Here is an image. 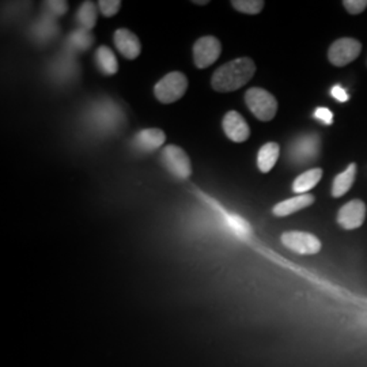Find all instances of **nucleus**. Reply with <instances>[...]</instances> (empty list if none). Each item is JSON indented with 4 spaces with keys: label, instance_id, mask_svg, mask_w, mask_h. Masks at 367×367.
Here are the masks:
<instances>
[{
    "label": "nucleus",
    "instance_id": "f03ea898",
    "mask_svg": "<svg viewBox=\"0 0 367 367\" xmlns=\"http://www.w3.org/2000/svg\"><path fill=\"white\" fill-rule=\"evenodd\" d=\"M245 102L249 111L261 122H270L275 117L277 112V101L271 92L252 88L245 94Z\"/></svg>",
    "mask_w": 367,
    "mask_h": 367
},
{
    "label": "nucleus",
    "instance_id": "393cba45",
    "mask_svg": "<svg viewBox=\"0 0 367 367\" xmlns=\"http://www.w3.org/2000/svg\"><path fill=\"white\" fill-rule=\"evenodd\" d=\"M314 117L318 119L320 122H324L325 125H331L334 122V115L329 109L327 108H318L316 112H314Z\"/></svg>",
    "mask_w": 367,
    "mask_h": 367
},
{
    "label": "nucleus",
    "instance_id": "20e7f679",
    "mask_svg": "<svg viewBox=\"0 0 367 367\" xmlns=\"http://www.w3.org/2000/svg\"><path fill=\"white\" fill-rule=\"evenodd\" d=\"M161 161L168 169L179 180H186L192 174L190 159L181 147L170 145L165 147L161 154Z\"/></svg>",
    "mask_w": 367,
    "mask_h": 367
},
{
    "label": "nucleus",
    "instance_id": "0eeeda50",
    "mask_svg": "<svg viewBox=\"0 0 367 367\" xmlns=\"http://www.w3.org/2000/svg\"><path fill=\"white\" fill-rule=\"evenodd\" d=\"M282 244L300 254H316L321 250L320 240L304 231H287L282 236Z\"/></svg>",
    "mask_w": 367,
    "mask_h": 367
},
{
    "label": "nucleus",
    "instance_id": "b1692460",
    "mask_svg": "<svg viewBox=\"0 0 367 367\" xmlns=\"http://www.w3.org/2000/svg\"><path fill=\"white\" fill-rule=\"evenodd\" d=\"M343 4L350 14L357 15L366 10L367 0H345Z\"/></svg>",
    "mask_w": 367,
    "mask_h": 367
},
{
    "label": "nucleus",
    "instance_id": "aec40b11",
    "mask_svg": "<svg viewBox=\"0 0 367 367\" xmlns=\"http://www.w3.org/2000/svg\"><path fill=\"white\" fill-rule=\"evenodd\" d=\"M233 7L244 14H249V15H256L259 14L263 7H264V1L263 0H234L231 1Z\"/></svg>",
    "mask_w": 367,
    "mask_h": 367
},
{
    "label": "nucleus",
    "instance_id": "6e6552de",
    "mask_svg": "<svg viewBox=\"0 0 367 367\" xmlns=\"http://www.w3.org/2000/svg\"><path fill=\"white\" fill-rule=\"evenodd\" d=\"M366 218V206L362 200H351L344 204L339 214L337 223L345 230H354L364 225Z\"/></svg>",
    "mask_w": 367,
    "mask_h": 367
},
{
    "label": "nucleus",
    "instance_id": "6ab92c4d",
    "mask_svg": "<svg viewBox=\"0 0 367 367\" xmlns=\"http://www.w3.org/2000/svg\"><path fill=\"white\" fill-rule=\"evenodd\" d=\"M70 44L72 48L78 51H86L92 44V37L90 31L85 29H78L70 35Z\"/></svg>",
    "mask_w": 367,
    "mask_h": 367
},
{
    "label": "nucleus",
    "instance_id": "9d476101",
    "mask_svg": "<svg viewBox=\"0 0 367 367\" xmlns=\"http://www.w3.org/2000/svg\"><path fill=\"white\" fill-rule=\"evenodd\" d=\"M222 127H223L226 136L236 143H243L250 136L249 125L238 112H234V111L227 112L226 116L223 117Z\"/></svg>",
    "mask_w": 367,
    "mask_h": 367
},
{
    "label": "nucleus",
    "instance_id": "7ed1b4c3",
    "mask_svg": "<svg viewBox=\"0 0 367 367\" xmlns=\"http://www.w3.org/2000/svg\"><path fill=\"white\" fill-rule=\"evenodd\" d=\"M188 89V79L183 72L174 71L165 75L154 88L155 98L162 104H173L183 98Z\"/></svg>",
    "mask_w": 367,
    "mask_h": 367
},
{
    "label": "nucleus",
    "instance_id": "5701e85b",
    "mask_svg": "<svg viewBox=\"0 0 367 367\" xmlns=\"http://www.w3.org/2000/svg\"><path fill=\"white\" fill-rule=\"evenodd\" d=\"M47 10L49 11V14L52 17H61L67 13L68 10V3L67 1H59V0H51V1H45Z\"/></svg>",
    "mask_w": 367,
    "mask_h": 367
},
{
    "label": "nucleus",
    "instance_id": "39448f33",
    "mask_svg": "<svg viewBox=\"0 0 367 367\" xmlns=\"http://www.w3.org/2000/svg\"><path fill=\"white\" fill-rule=\"evenodd\" d=\"M222 52L220 41L214 35L199 38L193 45V61L197 68L203 70L213 65Z\"/></svg>",
    "mask_w": 367,
    "mask_h": 367
},
{
    "label": "nucleus",
    "instance_id": "423d86ee",
    "mask_svg": "<svg viewBox=\"0 0 367 367\" xmlns=\"http://www.w3.org/2000/svg\"><path fill=\"white\" fill-rule=\"evenodd\" d=\"M362 51V45L355 38H339L336 40L328 52L329 61L336 67H344L355 60Z\"/></svg>",
    "mask_w": 367,
    "mask_h": 367
},
{
    "label": "nucleus",
    "instance_id": "ddd939ff",
    "mask_svg": "<svg viewBox=\"0 0 367 367\" xmlns=\"http://www.w3.org/2000/svg\"><path fill=\"white\" fill-rule=\"evenodd\" d=\"M314 203V196L310 193H305V195H298L293 199H287L284 202L277 203L272 213L276 216H287V215L294 214L300 210H304L306 207L311 206Z\"/></svg>",
    "mask_w": 367,
    "mask_h": 367
},
{
    "label": "nucleus",
    "instance_id": "a878e982",
    "mask_svg": "<svg viewBox=\"0 0 367 367\" xmlns=\"http://www.w3.org/2000/svg\"><path fill=\"white\" fill-rule=\"evenodd\" d=\"M332 95L336 98L339 102H345L348 99V94L345 92V90L343 88H340V86H335L332 89Z\"/></svg>",
    "mask_w": 367,
    "mask_h": 367
},
{
    "label": "nucleus",
    "instance_id": "a211bd4d",
    "mask_svg": "<svg viewBox=\"0 0 367 367\" xmlns=\"http://www.w3.org/2000/svg\"><path fill=\"white\" fill-rule=\"evenodd\" d=\"M97 18H98V7L92 1H85L76 13V22L85 31H92L97 24Z\"/></svg>",
    "mask_w": 367,
    "mask_h": 367
},
{
    "label": "nucleus",
    "instance_id": "4be33fe9",
    "mask_svg": "<svg viewBox=\"0 0 367 367\" xmlns=\"http://www.w3.org/2000/svg\"><path fill=\"white\" fill-rule=\"evenodd\" d=\"M122 7V1L120 0H101L98 1V8L99 11L104 14V17H113L119 13Z\"/></svg>",
    "mask_w": 367,
    "mask_h": 367
},
{
    "label": "nucleus",
    "instance_id": "f257e3e1",
    "mask_svg": "<svg viewBox=\"0 0 367 367\" xmlns=\"http://www.w3.org/2000/svg\"><path fill=\"white\" fill-rule=\"evenodd\" d=\"M254 72L256 65L252 59H234L215 71L211 78V86L219 92H236L253 78Z\"/></svg>",
    "mask_w": 367,
    "mask_h": 367
},
{
    "label": "nucleus",
    "instance_id": "412c9836",
    "mask_svg": "<svg viewBox=\"0 0 367 367\" xmlns=\"http://www.w3.org/2000/svg\"><path fill=\"white\" fill-rule=\"evenodd\" d=\"M229 225L231 226V229L241 237H247L250 234V226L249 223L243 219L238 215H229Z\"/></svg>",
    "mask_w": 367,
    "mask_h": 367
},
{
    "label": "nucleus",
    "instance_id": "9b49d317",
    "mask_svg": "<svg viewBox=\"0 0 367 367\" xmlns=\"http://www.w3.org/2000/svg\"><path fill=\"white\" fill-rule=\"evenodd\" d=\"M113 41L117 51L128 60H135L142 52V45L138 35H135L132 31L125 28L116 31Z\"/></svg>",
    "mask_w": 367,
    "mask_h": 367
},
{
    "label": "nucleus",
    "instance_id": "4468645a",
    "mask_svg": "<svg viewBox=\"0 0 367 367\" xmlns=\"http://www.w3.org/2000/svg\"><path fill=\"white\" fill-rule=\"evenodd\" d=\"M95 63L104 75H115L119 71V63L113 51L108 47H99L95 52Z\"/></svg>",
    "mask_w": 367,
    "mask_h": 367
},
{
    "label": "nucleus",
    "instance_id": "2eb2a0df",
    "mask_svg": "<svg viewBox=\"0 0 367 367\" xmlns=\"http://www.w3.org/2000/svg\"><path fill=\"white\" fill-rule=\"evenodd\" d=\"M279 154H280V147L277 143L271 142L264 145L257 155V166L260 172L263 173L271 172L279 159Z\"/></svg>",
    "mask_w": 367,
    "mask_h": 367
},
{
    "label": "nucleus",
    "instance_id": "dca6fc26",
    "mask_svg": "<svg viewBox=\"0 0 367 367\" xmlns=\"http://www.w3.org/2000/svg\"><path fill=\"white\" fill-rule=\"evenodd\" d=\"M357 176V165L351 163L344 172L337 174L332 185V196L334 197H341L344 196L352 186Z\"/></svg>",
    "mask_w": 367,
    "mask_h": 367
},
{
    "label": "nucleus",
    "instance_id": "f8f14e48",
    "mask_svg": "<svg viewBox=\"0 0 367 367\" xmlns=\"http://www.w3.org/2000/svg\"><path fill=\"white\" fill-rule=\"evenodd\" d=\"M166 140V135L163 131L158 128L142 129L133 138V146L136 150L142 153H152L158 150Z\"/></svg>",
    "mask_w": 367,
    "mask_h": 367
},
{
    "label": "nucleus",
    "instance_id": "f3484780",
    "mask_svg": "<svg viewBox=\"0 0 367 367\" xmlns=\"http://www.w3.org/2000/svg\"><path fill=\"white\" fill-rule=\"evenodd\" d=\"M321 177H323L321 169H310L295 179V181L293 184V190L298 195H305L307 190L313 189L318 184Z\"/></svg>",
    "mask_w": 367,
    "mask_h": 367
},
{
    "label": "nucleus",
    "instance_id": "1a4fd4ad",
    "mask_svg": "<svg viewBox=\"0 0 367 367\" xmlns=\"http://www.w3.org/2000/svg\"><path fill=\"white\" fill-rule=\"evenodd\" d=\"M320 152V138L317 135H306L298 138L291 146V159L297 163H306L316 159Z\"/></svg>",
    "mask_w": 367,
    "mask_h": 367
},
{
    "label": "nucleus",
    "instance_id": "bb28decb",
    "mask_svg": "<svg viewBox=\"0 0 367 367\" xmlns=\"http://www.w3.org/2000/svg\"><path fill=\"white\" fill-rule=\"evenodd\" d=\"M192 3H193V4H200V6H204V4H209L210 1H209V0H203V1H197V0H193Z\"/></svg>",
    "mask_w": 367,
    "mask_h": 367
}]
</instances>
